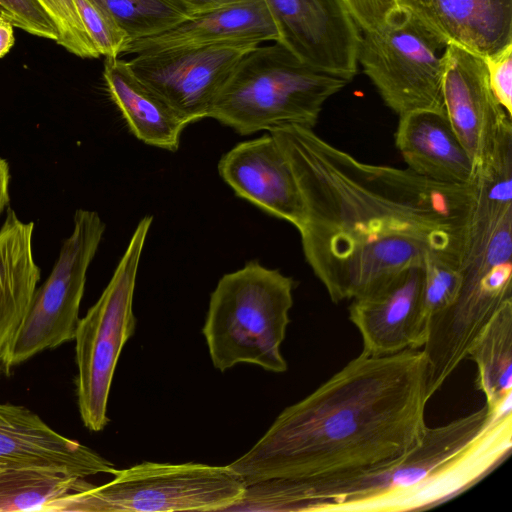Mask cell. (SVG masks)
I'll return each mask as SVG.
<instances>
[{
  "instance_id": "6da1fadb",
  "label": "cell",
  "mask_w": 512,
  "mask_h": 512,
  "mask_svg": "<svg viewBox=\"0 0 512 512\" xmlns=\"http://www.w3.org/2000/svg\"><path fill=\"white\" fill-rule=\"evenodd\" d=\"M270 133L301 193L305 259L332 302L352 299L428 256L459 264L473 178L448 184L408 168L365 163L311 128Z\"/></svg>"
},
{
  "instance_id": "7a4b0ae2",
  "label": "cell",
  "mask_w": 512,
  "mask_h": 512,
  "mask_svg": "<svg viewBox=\"0 0 512 512\" xmlns=\"http://www.w3.org/2000/svg\"><path fill=\"white\" fill-rule=\"evenodd\" d=\"M429 400L422 349L383 356L361 352L286 407L227 467L246 485L367 474L396 463L420 443Z\"/></svg>"
},
{
  "instance_id": "3957f363",
  "label": "cell",
  "mask_w": 512,
  "mask_h": 512,
  "mask_svg": "<svg viewBox=\"0 0 512 512\" xmlns=\"http://www.w3.org/2000/svg\"><path fill=\"white\" fill-rule=\"evenodd\" d=\"M512 449V407L486 404L447 424L428 427L396 463L332 481L277 479L278 512H406L441 505L495 470Z\"/></svg>"
},
{
  "instance_id": "277c9868",
  "label": "cell",
  "mask_w": 512,
  "mask_h": 512,
  "mask_svg": "<svg viewBox=\"0 0 512 512\" xmlns=\"http://www.w3.org/2000/svg\"><path fill=\"white\" fill-rule=\"evenodd\" d=\"M347 83L303 63L279 42L257 46L238 62L209 118L240 135L313 129L326 100Z\"/></svg>"
},
{
  "instance_id": "5b68a950",
  "label": "cell",
  "mask_w": 512,
  "mask_h": 512,
  "mask_svg": "<svg viewBox=\"0 0 512 512\" xmlns=\"http://www.w3.org/2000/svg\"><path fill=\"white\" fill-rule=\"evenodd\" d=\"M294 287L293 278L257 260L220 278L202 328L216 369L224 372L250 363L274 373L287 370L280 346L290 322Z\"/></svg>"
},
{
  "instance_id": "8992f818",
  "label": "cell",
  "mask_w": 512,
  "mask_h": 512,
  "mask_svg": "<svg viewBox=\"0 0 512 512\" xmlns=\"http://www.w3.org/2000/svg\"><path fill=\"white\" fill-rule=\"evenodd\" d=\"M112 475L104 485L54 500L44 512H227L246 488L227 465L142 462Z\"/></svg>"
},
{
  "instance_id": "52a82bcc",
  "label": "cell",
  "mask_w": 512,
  "mask_h": 512,
  "mask_svg": "<svg viewBox=\"0 0 512 512\" xmlns=\"http://www.w3.org/2000/svg\"><path fill=\"white\" fill-rule=\"evenodd\" d=\"M152 221L146 215L138 222L108 285L77 325V402L84 426L93 432L102 431L109 422L107 404L114 372L136 329L133 297Z\"/></svg>"
},
{
  "instance_id": "ba28073f",
  "label": "cell",
  "mask_w": 512,
  "mask_h": 512,
  "mask_svg": "<svg viewBox=\"0 0 512 512\" xmlns=\"http://www.w3.org/2000/svg\"><path fill=\"white\" fill-rule=\"evenodd\" d=\"M49 277L35 289L9 345L5 371L74 340L86 274L105 232L96 211L78 209Z\"/></svg>"
},
{
  "instance_id": "9c48e42d",
  "label": "cell",
  "mask_w": 512,
  "mask_h": 512,
  "mask_svg": "<svg viewBox=\"0 0 512 512\" xmlns=\"http://www.w3.org/2000/svg\"><path fill=\"white\" fill-rule=\"evenodd\" d=\"M441 42L397 8L378 28L361 31L358 63L384 103L401 116L444 109Z\"/></svg>"
},
{
  "instance_id": "30bf717a",
  "label": "cell",
  "mask_w": 512,
  "mask_h": 512,
  "mask_svg": "<svg viewBox=\"0 0 512 512\" xmlns=\"http://www.w3.org/2000/svg\"><path fill=\"white\" fill-rule=\"evenodd\" d=\"M257 46H182L137 54L132 72L158 93L189 125L209 118L238 62Z\"/></svg>"
},
{
  "instance_id": "8fae6325",
  "label": "cell",
  "mask_w": 512,
  "mask_h": 512,
  "mask_svg": "<svg viewBox=\"0 0 512 512\" xmlns=\"http://www.w3.org/2000/svg\"><path fill=\"white\" fill-rule=\"evenodd\" d=\"M446 115L475 168L512 142V122L493 94L484 58L457 45L443 51Z\"/></svg>"
},
{
  "instance_id": "7c38bea8",
  "label": "cell",
  "mask_w": 512,
  "mask_h": 512,
  "mask_svg": "<svg viewBox=\"0 0 512 512\" xmlns=\"http://www.w3.org/2000/svg\"><path fill=\"white\" fill-rule=\"evenodd\" d=\"M277 42L303 63L351 81L358 70L360 28L343 0H264Z\"/></svg>"
},
{
  "instance_id": "4fadbf2b",
  "label": "cell",
  "mask_w": 512,
  "mask_h": 512,
  "mask_svg": "<svg viewBox=\"0 0 512 512\" xmlns=\"http://www.w3.org/2000/svg\"><path fill=\"white\" fill-rule=\"evenodd\" d=\"M424 264L392 272L352 298L349 319L358 329L362 352L383 356L421 349L428 333L423 304Z\"/></svg>"
},
{
  "instance_id": "5bb4252c",
  "label": "cell",
  "mask_w": 512,
  "mask_h": 512,
  "mask_svg": "<svg viewBox=\"0 0 512 512\" xmlns=\"http://www.w3.org/2000/svg\"><path fill=\"white\" fill-rule=\"evenodd\" d=\"M218 172L238 197L297 230L301 227V193L285 154L270 132L231 148L219 160Z\"/></svg>"
},
{
  "instance_id": "9a60e30c",
  "label": "cell",
  "mask_w": 512,
  "mask_h": 512,
  "mask_svg": "<svg viewBox=\"0 0 512 512\" xmlns=\"http://www.w3.org/2000/svg\"><path fill=\"white\" fill-rule=\"evenodd\" d=\"M0 465L48 468L86 478L113 474L114 464L52 429L28 408L0 403Z\"/></svg>"
},
{
  "instance_id": "2e32d148",
  "label": "cell",
  "mask_w": 512,
  "mask_h": 512,
  "mask_svg": "<svg viewBox=\"0 0 512 512\" xmlns=\"http://www.w3.org/2000/svg\"><path fill=\"white\" fill-rule=\"evenodd\" d=\"M443 45L487 57L512 44V0H396Z\"/></svg>"
},
{
  "instance_id": "e0dca14e",
  "label": "cell",
  "mask_w": 512,
  "mask_h": 512,
  "mask_svg": "<svg viewBox=\"0 0 512 512\" xmlns=\"http://www.w3.org/2000/svg\"><path fill=\"white\" fill-rule=\"evenodd\" d=\"M278 39L277 28L264 0H236L189 15L159 34L130 40L123 54L214 44L259 46Z\"/></svg>"
},
{
  "instance_id": "ac0fdd59",
  "label": "cell",
  "mask_w": 512,
  "mask_h": 512,
  "mask_svg": "<svg viewBox=\"0 0 512 512\" xmlns=\"http://www.w3.org/2000/svg\"><path fill=\"white\" fill-rule=\"evenodd\" d=\"M395 144L408 169L448 184L469 183L475 167L445 109H419L399 116Z\"/></svg>"
},
{
  "instance_id": "d6986e66",
  "label": "cell",
  "mask_w": 512,
  "mask_h": 512,
  "mask_svg": "<svg viewBox=\"0 0 512 512\" xmlns=\"http://www.w3.org/2000/svg\"><path fill=\"white\" fill-rule=\"evenodd\" d=\"M103 77L111 100L138 140L172 152L179 148L181 134L188 125L132 72L128 61L105 58Z\"/></svg>"
},
{
  "instance_id": "ffe728a7",
  "label": "cell",
  "mask_w": 512,
  "mask_h": 512,
  "mask_svg": "<svg viewBox=\"0 0 512 512\" xmlns=\"http://www.w3.org/2000/svg\"><path fill=\"white\" fill-rule=\"evenodd\" d=\"M33 222L8 208L0 228V373L12 338L40 280L33 255Z\"/></svg>"
},
{
  "instance_id": "44dd1931",
  "label": "cell",
  "mask_w": 512,
  "mask_h": 512,
  "mask_svg": "<svg viewBox=\"0 0 512 512\" xmlns=\"http://www.w3.org/2000/svg\"><path fill=\"white\" fill-rule=\"evenodd\" d=\"M476 387L492 409L512 406V300L491 318L470 347Z\"/></svg>"
},
{
  "instance_id": "7402d4cb",
  "label": "cell",
  "mask_w": 512,
  "mask_h": 512,
  "mask_svg": "<svg viewBox=\"0 0 512 512\" xmlns=\"http://www.w3.org/2000/svg\"><path fill=\"white\" fill-rule=\"evenodd\" d=\"M89 484L85 478L48 468L3 467L0 471V512H44L54 500Z\"/></svg>"
},
{
  "instance_id": "603a6c76",
  "label": "cell",
  "mask_w": 512,
  "mask_h": 512,
  "mask_svg": "<svg viewBox=\"0 0 512 512\" xmlns=\"http://www.w3.org/2000/svg\"><path fill=\"white\" fill-rule=\"evenodd\" d=\"M125 32L129 41L159 34L188 13L176 0H91Z\"/></svg>"
},
{
  "instance_id": "cb8c5ba5",
  "label": "cell",
  "mask_w": 512,
  "mask_h": 512,
  "mask_svg": "<svg viewBox=\"0 0 512 512\" xmlns=\"http://www.w3.org/2000/svg\"><path fill=\"white\" fill-rule=\"evenodd\" d=\"M462 283L459 264L436 256L424 262V310L430 317L449 307L455 300Z\"/></svg>"
},
{
  "instance_id": "d4e9b609",
  "label": "cell",
  "mask_w": 512,
  "mask_h": 512,
  "mask_svg": "<svg viewBox=\"0 0 512 512\" xmlns=\"http://www.w3.org/2000/svg\"><path fill=\"white\" fill-rule=\"evenodd\" d=\"M85 30L98 53L105 58L123 54L129 41L125 32L91 0H74Z\"/></svg>"
},
{
  "instance_id": "484cf974",
  "label": "cell",
  "mask_w": 512,
  "mask_h": 512,
  "mask_svg": "<svg viewBox=\"0 0 512 512\" xmlns=\"http://www.w3.org/2000/svg\"><path fill=\"white\" fill-rule=\"evenodd\" d=\"M38 1L58 26L60 38L57 44L82 58L100 57L85 30L74 0Z\"/></svg>"
},
{
  "instance_id": "4316f807",
  "label": "cell",
  "mask_w": 512,
  "mask_h": 512,
  "mask_svg": "<svg viewBox=\"0 0 512 512\" xmlns=\"http://www.w3.org/2000/svg\"><path fill=\"white\" fill-rule=\"evenodd\" d=\"M0 11L13 26L56 43L59 41L56 22L38 0H0Z\"/></svg>"
},
{
  "instance_id": "83f0119b",
  "label": "cell",
  "mask_w": 512,
  "mask_h": 512,
  "mask_svg": "<svg viewBox=\"0 0 512 512\" xmlns=\"http://www.w3.org/2000/svg\"><path fill=\"white\" fill-rule=\"evenodd\" d=\"M490 88L498 102L512 117V44L484 57Z\"/></svg>"
},
{
  "instance_id": "f1b7e54d",
  "label": "cell",
  "mask_w": 512,
  "mask_h": 512,
  "mask_svg": "<svg viewBox=\"0 0 512 512\" xmlns=\"http://www.w3.org/2000/svg\"><path fill=\"white\" fill-rule=\"evenodd\" d=\"M361 31L381 26L398 7L396 0H343Z\"/></svg>"
},
{
  "instance_id": "f546056e",
  "label": "cell",
  "mask_w": 512,
  "mask_h": 512,
  "mask_svg": "<svg viewBox=\"0 0 512 512\" xmlns=\"http://www.w3.org/2000/svg\"><path fill=\"white\" fill-rule=\"evenodd\" d=\"M188 13L192 15L216 8L236 0H176Z\"/></svg>"
},
{
  "instance_id": "4dcf8cb0",
  "label": "cell",
  "mask_w": 512,
  "mask_h": 512,
  "mask_svg": "<svg viewBox=\"0 0 512 512\" xmlns=\"http://www.w3.org/2000/svg\"><path fill=\"white\" fill-rule=\"evenodd\" d=\"M10 169L8 162L0 157V215L10 202Z\"/></svg>"
},
{
  "instance_id": "1f68e13d",
  "label": "cell",
  "mask_w": 512,
  "mask_h": 512,
  "mask_svg": "<svg viewBox=\"0 0 512 512\" xmlns=\"http://www.w3.org/2000/svg\"><path fill=\"white\" fill-rule=\"evenodd\" d=\"M15 42L13 25L3 15H0V58L4 57Z\"/></svg>"
},
{
  "instance_id": "d6a6232c",
  "label": "cell",
  "mask_w": 512,
  "mask_h": 512,
  "mask_svg": "<svg viewBox=\"0 0 512 512\" xmlns=\"http://www.w3.org/2000/svg\"><path fill=\"white\" fill-rule=\"evenodd\" d=\"M3 466L0 465V471L2 470Z\"/></svg>"
},
{
  "instance_id": "836d02e7",
  "label": "cell",
  "mask_w": 512,
  "mask_h": 512,
  "mask_svg": "<svg viewBox=\"0 0 512 512\" xmlns=\"http://www.w3.org/2000/svg\"><path fill=\"white\" fill-rule=\"evenodd\" d=\"M0 15H2L1 11H0Z\"/></svg>"
}]
</instances>
